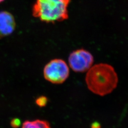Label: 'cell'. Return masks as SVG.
<instances>
[{
    "label": "cell",
    "mask_w": 128,
    "mask_h": 128,
    "mask_svg": "<svg viewBox=\"0 0 128 128\" xmlns=\"http://www.w3.org/2000/svg\"><path fill=\"white\" fill-rule=\"evenodd\" d=\"M86 82L89 90L103 96L110 94L116 88L118 78L112 66L100 63L92 66L88 70Z\"/></svg>",
    "instance_id": "6da1fadb"
},
{
    "label": "cell",
    "mask_w": 128,
    "mask_h": 128,
    "mask_svg": "<svg viewBox=\"0 0 128 128\" xmlns=\"http://www.w3.org/2000/svg\"><path fill=\"white\" fill-rule=\"evenodd\" d=\"M70 0H36L32 7L33 16L46 23L62 22L68 18Z\"/></svg>",
    "instance_id": "7a4b0ae2"
},
{
    "label": "cell",
    "mask_w": 128,
    "mask_h": 128,
    "mask_svg": "<svg viewBox=\"0 0 128 128\" xmlns=\"http://www.w3.org/2000/svg\"><path fill=\"white\" fill-rule=\"evenodd\" d=\"M46 80L54 84L64 82L69 76V69L66 62L61 59H54L46 64L43 69Z\"/></svg>",
    "instance_id": "3957f363"
},
{
    "label": "cell",
    "mask_w": 128,
    "mask_h": 128,
    "mask_svg": "<svg viewBox=\"0 0 128 128\" xmlns=\"http://www.w3.org/2000/svg\"><path fill=\"white\" fill-rule=\"evenodd\" d=\"M94 61L91 53L84 49H78L72 51L69 56V64L74 72L82 73L92 66Z\"/></svg>",
    "instance_id": "277c9868"
},
{
    "label": "cell",
    "mask_w": 128,
    "mask_h": 128,
    "mask_svg": "<svg viewBox=\"0 0 128 128\" xmlns=\"http://www.w3.org/2000/svg\"><path fill=\"white\" fill-rule=\"evenodd\" d=\"M16 27L12 14L7 11L0 12V38L12 34Z\"/></svg>",
    "instance_id": "5b68a950"
},
{
    "label": "cell",
    "mask_w": 128,
    "mask_h": 128,
    "mask_svg": "<svg viewBox=\"0 0 128 128\" xmlns=\"http://www.w3.org/2000/svg\"><path fill=\"white\" fill-rule=\"evenodd\" d=\"M22 128H51L49 122L45 120H36L33 121L26 120Z\"/></svg>",
    "instance_id": "8992f818"
},
{
    "label": "cell",
    "mask_w": 128,
    "mask_h": 128,
    "mask_svg": "<svg viewBox=\"0 0 128 128\" xmlns=\"http://www.w3.org/2000/svg\"><path fill=\"white\" fill-rule=\"evenodd\" d=\"M35 102L38 106L40 107H43L46 106L48 102V99L46 96H40L37 98Z\"/></svg>",
    "instance_id": "52a82bcc"
},
{
    "label": "cell",
    "mask_w": 128,
    "mask_h": 128,
    "mask_svg": "<svg viewBox=\"0 0 128 128\" xmlns=\"http://www.w3.org/2000/svg\"><path fill=\"white\" fill-rule=\"evenodd\" d=\"M21 125V121L18 118H14L10 122V125L14 128H18Z\"/></svg>",
    "instance_id": "ba28073f"
},
{
    "label": "cell",
    "mask_w": 128,
    "mask_h": 128,
    "mask_svg": "<svg viewBox=\"0 0 128 128\" xmlns=\"http://www.w3.org/2000/svg\"><path fill=\"white\" fill-rule=\"evenodd\" d=\"M91 128H101V125L97 122H94L92 124Z\"/></svg>",
    "instance_id": "9c48e42d"
},
{
    "label": "cell",
    "mask_w": 128,
    "mask_h": 128,
    "mask_svg": "<svg viewBox=\"0 0 128 128\" xmlns=\"http://www.w3.org/2000/svg\"><path fill=\"white\" fill-rule=\"evenodd\" d=\"M5 0H0V3H1V2H3Z\"/></svg>",
    "instance_id": "30bf717a"
}]
</instances>
